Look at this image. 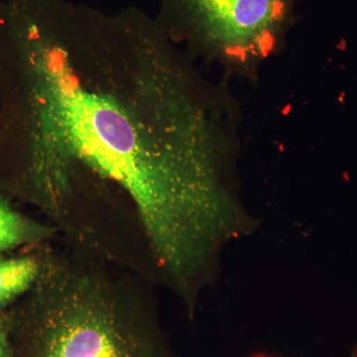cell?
Segmentation results:
<instances>
[{
  "label": "cell",
  "mask_w": 357,
  "mask_h": 357,
  "mask_svg": "<svg viewBox=\"0 0 357 357\" xmlns=\"http://www.w3.org/2000/svg\"><path fill=\"white\" fill-rule=\"evenodd\" d=\"M9 356V347L7 344L6 333L3 331V326L0 328V357Z\"/></svg>",
  "instance_id": "cell-6"
},
{
  "label": "cell",
  "mask_w": 357,
  "mask_h": 357,
  "mask_svg": "<svg viewBox=\"0 0 357 357\" xmlns=\"http://www.w3.org/2000/svg\"><path fill=\"white\" fill-rule=\"evenodd\" d=\"M13 201L0 192V255L42 243L52 234L46 225L23 215L13 206Z\"/></svg>",
  "instance_id": "cell-4"
},
{
  "label": "cell",
  "mask_w": 357,
  "mask_h": 357,
  "mask_svg": "<svg viewBox=\"0 0 357 357\" xmlns=\"http://www.w3.org/2000/svg\"><path fill=\"white\" fill-rule=\"evenodd\" d=\"M26 295L38 326L35 357H168L153 331L131 328L124 303L102 277L43 259Z\"/></svg>",
  "instance_id": "cell-2"
},
{
  "label": "cell",
  "mask_w": 357,
  "mask_h": 357,
  "mask_svg": "<svg viewBox=\"0 0 357 357\" xmlns=\"http://www.w3.org/2000/svg\"><path fill=\"white\" fill-rule=\"evenodd\" d=\"M136 7L0 0V192L54 217L124 202L160 262L238 190L241 103Z\"/></svg>",
  "instance_id": "cell-1"
},
{
  "label": "cell",
  "mask_w": 357,
  "mask_h": 357,
  "mask_svg": "<svg viewBox=\"0 0 357 357\" xmlns=\"http://www.w3.org/2000/svg\"><path fill=\"white\" fill-rule=\"evenodd\" d=\"M298 0H162L161 29L195 61L256 83L285 47Z\"/></svg>",
  "instance_id": "cell-3"
},
{
  "label": "cell",
  "mask_w": 357,
  "mask_h": 357,
  "mask_svg": "<svg viewBox=\"0 0 357 357\" xmlns=\"http://www.w3.org/2000/svg\"><path fill=\"white\" fill-rule=\"evenodd\" d=\"M42 264L39 255L0 256V314L34 287Z\"/></svg>",
  "instance_id": "cell-5"
},
{
  "label": "cell",
  "mask_w": 357,
  "mask_h": 357,
  "mask_svg": "<svg viewBox=\"0 0 357 357\" xmlns=\"http://www.w3.org/2000/svg\"><path fill=\"white\" fill-rule=\"evenodd\" d=\"M255 357H269V356H262V354H261V356H257ZM349 357H357V345H356V347H354V349H352L351 356H349Z\"/></svg>",
  "instance_id": "cell-7"
},
{
  "label": "cell",
  "mask_w": 357,
  "mask_h": 357,
  "mask_svg": "<svg viewBox=\"0 0 357 357\" xmlns=\"http://www.w3.org/2000/svg\"><path fill=\"white\" fill-rule=\"evenodd\" d=\"M2 326H3V321L1 319V314H0V328H2Z\"/></svg>",
  "instance_id": "cell-8"
}]
</instances>
